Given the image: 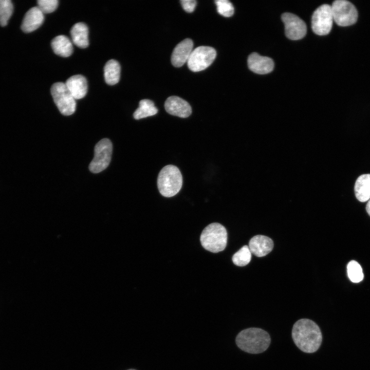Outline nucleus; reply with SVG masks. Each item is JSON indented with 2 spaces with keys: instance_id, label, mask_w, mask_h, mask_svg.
<instances>
[{
  "instance_id": "17",
  "label": "nucleus",
  "mask_w": 370,
  "mask_h": 370,
  "mask_svg": "<svg viewBox=\"0 0 370 370\" xmlns=\"http://www.w3.org/2000/svg\"><path fill=\"white\" fill-rule=\"evenodd\" d=\"M72 42L81 48H85L89 45L88 29L87 25L82 22L73 25L70 30Z\"/></svg>"
},
{
  "instance_id": "6",
  "label": "nucleus",
  "mask_w": 370,
  "mask_h": 370,
  "mask_svg": "<svg viewBox=\"0 0 370 370\" xmlns=\"http://www.w3.org/2000/svg\"><path fill=\"white\" fill-rule=\"evenodd\" d=\"M334 21L340 26H348L357 21L358 11L355 6L346 0H336L331 6Z\"/></svg>"
},
{
  "instance_id": "22",
  "label": "nucleus",
  "mask_w": 370,
  "mask_h": 370,
  "mask_svg": "<svg viewBox=\"0 0 370 370\" xmlns=\"http://www.w3.org/2000/svg\"><path fill=\"white\" fill-rule=\"evenodd\" d=\"M251 259V252L248 246H244L232 256L233 263L238 266H245L248 264Z\"/></svg>"
},
{
  "instance_id": "11",
  "label": "nucleus",
  "mask_w": 370,
  "mask_h": 370,
  "mask_svg": "<svg viewBox=\"0 0 370 370\" xmlns=\"http://www.w3.org/2000/svg\"><path fill=\"white\" fill-rule=\"evenodd\" d=\"M164 108L170 115L181 118H187L192 113V108L189 103L175 96L167 98L164 103Z\"/></svg>"
},
{
  "instance_id": "18",
  "label": "nucleus",
  "mask_w": 370,
  "mask_h": 370,
  "mask_svg": "<svg viewBox=\"0 0 370 370\" xmlns=\"http://www.w3.org/2000/svg\"><path fill=\"white\" fill-rule=\"evenodd\" d=\"M354 190L359 201L365 202L370 199V174L361 175L357 178Z\"/></svg>"
},
{
  "instance_id": "5",
  "label": "nucleus",
  "mask_w": 370,
  "mask_h": 370,
  "mask_svg": "<svg viewBox=\"0 0 370 370\" xmlns=\"http://www.w3.org/2000/svg\"><path fill=\"white\" fill-rule=\"evenodd\" d=\"M53 101L62 114L71 115L76 110V99L65 84L63 82L54 83L50 89Z\"/></svg>"
},
{
  "instance_id": "23",
  "label": "nucleus",
  "mask_w": 370,
  "mask_h": 370,
  "mask_svg": "<svg viewBox=\"0 0 370 370\" xmlns=\"http://www.w3.org/2000/svg\"><path fill=\"white\" fill-rule=\"evenodd\" d=\"M13 5L10 0H0V25L5 26L11 17Z\"/></svg>"
},
{
  "instance_id": "3",
  "label": "nucleus",
  "mask_w": 370,
  "mask_h": 370,
  "mask_svg": "<svg viewBox=\"0 0 370 370\" xmlns=\"http://www.w3.org/2000/svg\"><path fill=\"white\" fill-rule=\"evenodd\" d=\"M182 184V177L179 169L173 165H167L160 171L157 187L160 193L166 197L176 195Z\"/></svg>"
},
{
  "instance_id": "27",
  "label": "nucleus",
  "mask_w": 370,
  "mask_h": 370,
  "mask_svg": "<svg viewBox=\"0 0 370 370\" xmlns=\"http://www.w3.org/2000/svg\"><path fill=\"white\" fill-rule=\"evenodd\" d=\"M180 3L183 9L189 13L194 11L197 4L195 0H181Z\"/></svg>"
},
{
  "instance_id": "25",
  "label": "nucleus",
  "mask_w": 370,
  "mask_h": 370,
  "mask_svg": "<svg viewBox=\"0 0 370 370\" xmlns=\"http://www.w3.org/2000/svg\"><path fill=\"white\" fill-rule=\"evenodd\" d=\"M217 6L218 13L225 16H231L234 11V8L232 3L228 0H216L215 1Z\"/></svg>"
},
{
  "instance_id": "21",
  "label": "nucleus",
  "mask_w": 370,
  "mask_h": 370,
  "mask_svg": "<svg viewBox=\"0 0 370 370\" xmlns=\"http://www.w3.org/2000/svg\"><path fill=\"white\" fill-rule=\"evenodd\" d=\"M158 113V109L154 103L149 99H143L139 102L138 108L133 114L135 119L138 120L155 115Z\"/></svg>"
},
{
  "instance_id": "13",
  "label": "nucleus",
  "mask_w": 370,
  "mask_h": 370,
  "mask_svg": "<svg viewBox=\"0 0 370 370\" xmlns=\"http://www.w3.org/2000/svg\"><path fill=\"white\" fill-rule=\"evenodd\" d=\"M248 66L254 73L264 75L272 71L274 62L269 57L262 56L256 52L250 54L248 58Z\"/></svg>"
},
{
  "instance_id": "8",
  "label": "nucleus",
  "mask_w": 370,
  "mask_h": 370,
  "mask_svg": "<svg viewBox=\"0 0 370 370\" xmlns=\"http://www.w3.org/2000/svg\"><path fill=\"white\" fill-rule=\"evenodd\" d=\"M112 150L113 145L109 139L104 138L99 141L95 147L94 157L89 164V170L98 173L105 170L110 163Z\"/></svg>"
},
{
  "instance_id": "20",
  "label": "nucleus",
  "mask_w": 370,
  "mask_h": 370,
  "mask_svg": "<svg viewBox=\"0 0 370 370\" xmlns=\"http://www.w3.org/2000/svg\"><path fill=\"white\" fill-rule=\"evenodd\" d=\"M120 65L114 59L108 61L104 67V76L105 82L110 85L117 84L120 77Z\"/></svg>"
},
{
  "instance_id": "29",
  "label": "nucleus",
  "mask_w": 370,
  "mask_h": 370,
  "mask_svg": "<svg viewBox=\"0 0 370 370\" xmlns=\"http://www.w3.org/2000/svg\"><path fill=\"white\" fill-rule=\"evenodd\" d=\"M128 370H136V369H128Z\"/></svg>"
},
{
  "instance_id": "15",
  "label": "nucleus",
  "mask_w": 370,
  "mask_h": 370,
  "mask_svg": "<svg viewBox=\"0 0 370 370\" xmlns=\"http://www.w3.org/2000/svg\"><path fill=\"white\" fill-rule=\"evenodd\" d=\"M273 247L272 240L266 236L257 235L249 241V248L251 253L258 257L265 256L270 252Z\"/></svg>"
},
{
  "instance_id": "9",
  "label": "nucleus",
  "mask_w": 370,
  "mask_h": 370,
  "mask_svg": "<svg viewBox=\"0 0 370 370\" xmlns=\"http://www.w3.org/2000/svg\"><path fill=\"white\" fill-rule=\"evenodd\" d=\"M333 21L331 6L323 4L317 8L312 15V30L317 35H326L332 28Z\"/></svg>"
},
{
  "instance_id": "26",
  "label": "nucleus",
  "mask_w": 370,
  "mask_h": 370,
  "mask_svg": "<svg viewBox=\"0 0 370 370\" xmlns=\"http://www.w3.org/2000/svg\"><path fill=\"white\" fill-rule=\"evenodd\" d=\"M57 0H39L37 1L38 7L44 13L53 12L58 6Z\"/></svg>"
},
{
  "instance_id": "1",
  "label": "nucleus",
  "mask_w": 370,
  "mask_h": 370,
  "mask_svg": "<svg viewBox=\"0 0 370 370\" xmlns=\"http://www.w3.org/2000/svg\"><path fill=\"white\" fill-rule=\"evenodd\" d=\"M292 337L297 346L306 353L316 351L322 340L320 327L314 321L308 319H300L294 324Z\"/></svg>"
},
{
  "instance_id": "16",
  "label": "nucleus",
  "mask_w": 370,
  "mask_h": 370,
  "mask_svg": "<svg viewBox=\"0 0 370 370\" xmlns=\"http://www.w3.org/2000/svg\"><path fill=\"white\" fill-rule=\"evenodd\" d=\"M65 84L75 99H80L86 96L87 82L84 76L81 75L71 76L66 80Z\"/></svg>"
},
{
  "instance_id": "10",
  "label": "nucleus",
  "mask_w": 370,
  "mask_h": 370,
  "mask_svg": "<svg viewBox=\"0 0 370 370\" xmlns=\"http://www.w3.org/2000/svg\"><path fill=\"white\" fill-rule=\"evenodd\" d=\"M284 24L285 35L292 40H298L305 36L307 27L305 22L296 15L291 13H284L282 15Z\"/></svg>"
},
{
  "instance_id": "28",
  "label": "nucleus",
  "mask_w": 370,
  "mask_h": 370,
  "mask_svg": "<svg viewBox=\"0 0 370 370\" xmlns=\"http://www.w3.org/2000/svg\"><path fill=\"white\" fill-rule=\"evenodd\" d=\"M366 210L368 214V215L370 216V199L367 202L366 206Z\"/></svg>"
},
{
  "instance_id": "19",
  "label": "nucleus",
  "mask_w": 370,
  "mask_h": 370,
  "mask_svg": "<svg viewBox=\"0 0 370 370\" xmlns=\"http://www.w3.org/2000/svg\"><path fill=\"white\" fill-rule=\"evenodd\" d=\"M51 45L54 52L61 57H69L73 52L71 42L67 36L64 35H58L53 38Z\"/></svg>"
},
{
  "instance_id": "24",
  "label": "nucleus",
  "mask_w": 370,
  "mask_h": 370,
  "mask_svg": "<svg viewBox=\"0 0 370 370\" xmlns=\"http://www.w3.org/2000/svg\"><path fill=\"white\" fill-rule=\"evenodd\" d=\"M347 270L348 278L352 282L359 283L363 280L364 275L362 267L356 261L349 262L347 266Z\"/></svg>"
},
{
  "instance_id": "7",
  "label": "nucleus",
  "mask_w": 370,
  "mask_h": 370,
  "mask_svg": "<svg viewBox=\"0 0 370 370\" xmlns=\"http://www.w3.org/2000/svg\"><path fill=\"white\" fill-rule=\"evenodd\" d=\"M216 56L215 49L211 47L201 46L192 51L187 65L193 72H198L208 67L214 61Z\"/></svg>"
},
{
  "instance_id": "12",
  "label": "nucleus",
  "mask_w": 370,
  "mask_h": 370,
  "mask_svg": "<svg viewBox=\"0 0 370 370\" xmlns=\"http://www.w3.org/2000/svg\"><path fill=\"white\" fill-rule=\"evenodd\" d=\"M193 42L190 39H186L178 44L171 55L172 65L176 67H180L187 62L193 51Z\"/></svg>"
},
{
  "instance_id": "4",
  "label": "nucleus",
  "mask_w": 370,
  "mask_h": 370,
  "mask_svg": "<svg viewBox=\"0 0 370 370\" xmlns=\"http://www.w3.org/2000/svg\"><path fill=\"white\" fill-rule=\"evenodd\" d=\"M200 239L201 245L205 249L217 253L224 250L226 247L227 230L219 223H212L203 230Z\"/></svg>"
},
{
  "instance_id": "2",
  "label": "nucleus",
  "mask_w": 370,
  "mask_h": 370,
  "mask_svg": "<svg viewBox=\"0 0 370 370\" xmlns=\"http://www.w3.org/2000/svg\"><path fill=\"white\" fill-rule=\"evenodd\" d=\"M235 341L242 350L250 354H259L268 348L271 339L269 334L261 328H249L238 333Z\"/></svg>"
},
{
  "instance_id": "14",
  "label": "nucleus",
  "mask_w": 370,
  "mask_h": 370,
  "mask_svg": "<svg viewBox=\"0 0 370 370\" xmlns=\"http://www.w3.org/2000/svg\"><path fill=\"white\" fill-rule=\"evenodd\" d=\"M44 20V13L36 7L31 8L25 14L21 29L24 32L29 33L39 28Z\"/></svg>"
}]
</instances>
